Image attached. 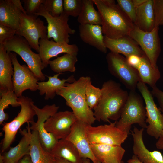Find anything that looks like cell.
<instances>
[{
  "label": "cell",
  "instance_id": "1",
  "mask_svg": "<svg viewBox=\"0 0 163 163\" xmlns=\"http://www.w3.org/2000/svg\"><path fill=\"white\" fill-rule=\"evenodd\" d=\"M102 19L103 33L112 39L129 36L134 24L114 0H93Z\"/></svg>",
  "mask_w": 163,
  "mask_h": 163
},
{
  "label": "cell",
  "instance_id": "2",
  "mask_svg": "<svg viewBox=\"0 0 163 163\" xmlns=\"http://www.w3.org/2000/svg\"><path fill=\"white\" fill-rule=\"evenodd\" d=\"M101 96L94 112L96 120L110 122L120 119L129 93L121 88L120 84L110 80L104 82L101 88Z\"/></svg>",
  "mask_w": 163,
  "mask_h": 163
},
{
  "label": "cell",
  "instance_id": "3",
  "mask_svg": "<svg viewBox=\"0 0 163 163\" xmlns=\"http://www.w3.org/2000/svg\"><path fill=\"white\" fill-rule=\"evenodd\" d=\"M91 80L89 76H81L72 83L66 82L65 86L56 92L57 95L65 99L66 105L71 108L77 120L86 126L91 125L96 120L85 98L86 87Z\"/></svg>",
  "mask_w": 163,
  "mask_h": 163
},
{
  "label": "cell",
  "instance_id": "4",
  "mask_svg": "<svg viewBox=\"0 0 163 163\" xmlns=\"http://www.w3.org/2000/svg\"><path fill=\"white\" fill-rule=\"evenodd\" d=\"M135 91H130L116 126L123 132L130 134L132 125L138 124L142 128H146L145 107L142 97Z\"/></svg>",
  "mask_w": 163,
  "mask_h": 163
},
{
  "label": "cell",
  "instance_id": "5",
  "mask_svg": "<svg viewBox=\"0 0 163 163\" xmlns=\"http://www.w3.org/2000/svg\"><path fill=\"white\" fill-rule=\"evenodd\" d=\"M3 44L7 52H13L21 56L38 81L42 82L45 80V76L42 71L44 68L39 54L32 50L28 42L24 37L15 35Z\"/></svg>",
  "mask_w": 163,
  "mask_h": 163
},
{
  "label": "cell",
  "instance_id": "6",
  "mask_svg": "<svg viewBox=\"0 0 163 163\" xmlns=\"http://www.w3.org/2000/svg\"><path fill=\"white\" fill-rule=\"evenodd\" d=\"M21 110L17 116L11 121L5 123L2 129L4 133L2 147L4 152L14 140L18 130L25 123L30 124L34 122V116L36 115L33 108L34 102L30 98L22 96L18 98Z\"/></svg>",
  "mask_w": 163,
  "mask_h": 163
},
{
  "label": "cell",
  "instance_id": "7",
  "mask_svg": "<svg viewBox=\"0 0 163 163\" xmlns=\"http://www.w3.org/2000/svg\"><path fill=\"white\" fill-rule=\"evenodd\" d=\"M110 72L130 91H135L140 81L138 72L130 66L126 58L120 54L110 52L106 56Z\"/></svg>",
  "mask_w": 163,
  "mask_h": 163
},
{
  "label": "cell",
  "instance_id": "8",
  "mask_svg": "<svg viewBox=\"0 0 163 163\" xmlns=\"http://www.w3.org/2000/svg\"><path fill=\"white\" fill-rule=\"evenodd\" d=\"M38 16L22 13L16 35L24 37L31 48L39 53L40 39L48 38L47 27Z\"/></svg>",
  "mask_w": 163,
  "mask_h": 163
},
{
  "label": "cell",
  "instance_id": "9",
  "mask_svg": "<svg viewBox=\"0 0 163 163\" xmlns=\"http://www.w3.org/2000/svg\"><path fill=\"white\" fill-rule=\"evenodd\" d=\"M116 121L94 127L91 125L85 127V133L90 143L121 146L126 139L128 134L116 126Z\"/></svg>",
  "mask_w": 163,
  "mask_h": 163
},
{
  "label": "cell",
  "instance_id": "10",
  "mask_svg": "<svg viewBox=\"0 0 163 163\" xmlns=\"http://www.w3.org/2000/svg\"><path fill=\"white\" fill-rule=\"evenodd\" d=\"M136 88L142 94L145 104V122L148 123L146 128L147 133L158 139L163 130V114L157 107L151 92L146 84L139 81Z\"/></svg>",
  "mask_w": 163,
  "mask_h": 163
},
{
  "label": "cell",
  "instance_id": "11",
  "mask_svg": "<svg viewBox=\"0 0 163 163\" xmlns=\"http://www.w3.org/2000/svg\"><path fill=\"white\" fill-rule=\"evenodd\" d=\"M159 27H155L149 32L142 31L135 25L129 36L139 45L151 64L158 67L157 63L161 51Z\"/></svg>",
  "mask_w": 163,
  "mask_h": 163
},
{
  "label": "cell",
  "instance_id": "12",
  "mask_svg": "<svg viewBox=\"0 0 163 163\" xmlns=\"http://www.w3.org/2000/svg\"><path fill=\"white\" fill-rule=\"evenodd\" d=\"M36 15L44 17L48 23L47 26V38H53L57 42H69L70 34L75 32L74 29L71 28L68 24L69 16L64 12L60 16L53 17L50 15L45 9L42 4Z\"/></svg>",
  "mask_w": 163,
  "mask_h": 163
},
{
  "label": "cell",
  "instance_id": "13",
  "mask_svg": "<svg viewBox=\"0 0 163 163\" xmlns=\"http://www.w3.org/2000/svg\"><path fill=\"white\" fill-rule=\"evenodd\" d=\"M14 68L12 77L13 91L19 97L22 96L25 91L29 89L32 91L37 90L38 80L25 64L21 65L18 60L17 54L13 52L9 53Z\"/></svg>",
  "mask_w": 163,
  "mask_h": 163
},
{
  "label": "cell",
  "instance_id": "14",
  "mask_svg": "<svg viewBox=\"0 0 163 163\" xmlns=\"http://www.w3.org/2000/svg\"><path fill=\"white\" fill-rule=\"evenodd\" d=\"M33 107L37 119L36 122L34 121L30 124V129L37 132L42 146L45 150L50 152L59 140L46 130L44 128V123L49 118L57 112L59 107L53 104L46 105L42 108H39L34 104Z\"/></svg>",
  "mask_w": 163,
  "mask_h": 163
},
{
  "label": "cell",
  "instance_id": "15",
  "mask_svg": "<svg viewBox=\"0 0 163 163\" xmlns=\"http://www.w3.org/2000/svg\"><path fill=\"white\" fill-rule=\"evenodd\" d=\"M77 120L72 112L68 110L57 112L46 121L44 128L57 140L65 139Z\"/></svg>",
  "mask_w": 163,
  "mask_h": 163
},
{
  "label": "cell",
  "instance_id": "16",
  "mask_svg": "<svg viewBox=\"0 0 163 163\" xmlns=\"http://www.w3.org/2000/svg\"><path fill=\"white\" fill-rule=\"evenodd\" d=\"M39 53L44 69L46 68L50 58L65 53L77 56L79 51L75 44H69L65 42H57L48 38L40 39L39 40Z\"/></svg>",
  "mask_w": 163,
  "mask_h": 163
},
{
  "label": "cell",
  "instance_id": "17",
  "mask_svg": "<svg viewBox=\"0 0 163 163\" xmlns=\"http://www.w3.org/2000/svg\"><path fill=\"white\" fill-rule=\"evenodd\" d=\"M85 125L78 120L72 125L70 132L65 139L71 142L83 158H88L93 163H101L94 156L85 133Z\"/></svg>",
  "mask_w": 163,
  "mask_h": 163
},
{
  "label": "cell",
  "instance_id": "18",
  "mask_svg": "<svg viewBox=\"0 0 163 163\" xmlns=\"http://www.w3.org/2000/svg\"><path fill=\"white\" fill-rule=\"evenodd\" d=\"M144 130L143 128L139 129L135 127L131 131L134 155L143 163H163V155L160 151H150L145 146L143 139Z\"/></svg>",
  "mask_w": 163,
  "mask_h": 163
},
{
  "label": "cell",
  "instance_id": "19",
  "mask_svg": "<svg viewBox=\"0 0 163 163\" xmlns=\"http://www.w3.org/2000/svg\"><path fill=\"white\" fill-rule=\"evenodd\" d=\"M104 42L106 48L110 52L122 54L125 58L132 55L142 57L145 54L138 43L129 36L112 39L104 35Z\"/></svg>",
  "mask_w": 163,
  "mask_h": 163
},
{
  "label": "cell",
  "instance_id": "20",
  "mask_svg": "<svg viewBox=\"0 0 163 163\" xmlns=\"http://www.w3.org/2000/svg\"><path fill=\"white\" fill-rule=\"evenodd\" d=\"M93 153L101 163H124L122 160L125 150L121 146L90 143Z\"/></svg>",
  "mask_w": 163,
  "mask_h": 163
},
{
  "label": "cell",
  "instance_id": "21",
  "mask_svg": "<svg viewBox=\"0 0 163 163\" xmlns=\"http://www.w3.org/2000/svg\"><path fill=\"white\" fill-rule=\"evenodd\" d=\"M30 123H27L26 129L23 130L20 129L22 137L18 144L11 147L3 155L4 163H18L25 156L29 155L31 134Z\"/></svg>",
  "mask_w": 163,
  "mask_h": 163
},
{
  "label": "cell",
  "instance_id": "22",
  "mask_svg": "<svg viewBox=\"0 0 163 163\" xmlns=\"http://www.w3.org/2000/svg\"><path fill=\"white\" fill-rule=\"evenodd\" d=\"M78 29L80 37L83 42L103 53H107L101 25L80 24Z\"/></svg>",
  "mask_w": 163,
  "mask_h": 163
},
{
  "label": "cell",
  "instance_id": "23",
  "mask_svg": "<svg viewBox=\"0 0 163 163\" xmlns=\"http://www.w3.org/2000/svg\"><path fill=\"white\" fill-rule=\"evenodd\" d=\"M9 53L0 44V93L13 91L14 68Z\"/></svg>",
  "mask_w": 163,
  "mask_h": 163
},
{
  "label": "cell",
  "instance_id": "24",
  "mask_svg": "<svg viewBox=\"0 0 163 163\" xmlns=\"http://www.w3.org/2000/svg\"><path fill=\"white\" fill-rule=\"evenodd\" d=\"M136 8V18L134 25L142 31H151L155 27L153 0H146Z\"/></svg>",
  "mask_w": 163,
  "mask_h": 163
},
{
  "label": "cell",
  "instance_id": "25",
  "mask_svg": "<svg viewBox=\"0 0 163 163\" xmlns=\"http://www.w3.org/2000/svg\"><path fill=\"white\" fill-rule=\"evenodd\" d=\"M49 152L54 158H62L72 163H83V158L75 146L65 139L59 140Z\"/></svg>",
  "mask_w": 163,
  "mask_h": 163
},
{
  "label": "cell",
  "instance_id": "26",
  "mask_svg": "<svg viewBox=\"0 0 163 163\" xmlns=\"http://www.w3.org/2000/svg\"><path fill=\"white\" fill-rule=\"evenodd\" d=\"M22 12L12 0H0V24L10 27L16 30Z\"/></svg>",
  "mask_w": 163,
  "mask_h": 163
},
{
  "label": "cell",
  "instance_id": "27",
  "mask_svg": "<svg viewBox=\"0 0 163 163\" xmlns=\"http://www.w3.org/2000/svg\"><path fill=\"white\" fill-rule=\"evenodd\" d=\"M62 74L57 73L53 76H47V81L38 82L37 90L39 91V94L41 96L45 94V100L53 99L58 90L65 86L66 82L71 83L76 80L73 75L66 79L60 80L58 77Z\"/></svg>",
  "mask_w": 163,
  "mask_h": 163
},
{
  "label": "cell",
  "instance_id": "28",
  "mask_svg": "<svg viewBox=\"0 0 163 163\" xmlns=\"http://www.w3.org/2000/svg\"><path fill=\"white\" fill-rule=\"evenodd\" d=\"M140 81L147 84L152 88L156 87V84L161 77L158 67L154 66L145 54L141 57L140 63L136 69Z\"/></svg>",
  "mask_w": 163,
  "mask_h": 163
},
{
  "label": "cell",
  "instance_id": "29",
  "mask_svg": "<svg viewBox=\"0 0 163 163\" xmlns=\"http://www.w3.org/2000/svg\"><path fill=\"white\" fill-rule=\"evenodd\" d=\"M29 155L32 163H54V158L43 147L36 131L31 132Z\"/></svg>",
  "mask_w": 163,
  "mask_h": 163
},
{
  "label": "cell",
  "instance_id": "30",
  "mask_svg": "<svg viewBox=\"0 0 163 163\" xmlns=\"http://www.w3.org/2000/svg\"><path fill=\"white\" fill-rule=\"evenodd\" d=\"M82 6L77 21L80 24H90L102 25L101 15L94 6L93 0H82Z\"/></svg>",
  "mask_w": 163,
  "mask_h": 163
},
{
  "label": "cell",
  "instance_id": "31",
  "mask_svg": "<svg viewBox=\"0 0 163 163\" xmlns=\"http://www.w3.org/2000/svg\"><path fill=\"white\" fill-rule=\"evenodd\" d=\"M77 61V56L66 53L53 60H50L48 65L51 69L57 73L67 71L74 72L76 70L75 65Z\"/></svg>",
  "mask_w": 163,
  "mask_h": 163
},
{
  "label": "cell",
  "instance_id": "32",
  "mask_svg": "<svg viewBox=\"0 0 163 163\" xmlns=\"http://www.w3.org/2000/svg\"><path fill=\"white\" fill-rule=\"evenodd\" d=\"M18 97L14 91H8L0 93V124H2L5 120L9 118L7 113H5L4 110L8 108L9 105L13 107L21 106L18 100Z\"/></svg>",
  "mask_w": 163,
  "mask_h": 163
},
{
  "label": "cell",
  "instance_id": "33",
  "mask_svg": "<svg viewBox=\"0 0 163 163\" xmlns=\"http://www.w3.org/2000/svg\"><path fill=\"white\" fill-rule=\"evenodd\" d=\"M101 94V89L93 85L91 80H90L86 87L85 95L86 103L91 109H94L97 106Z\"/></svg>",
  "mask_w": 163,
  "mask_h": 163
},
{
  "label": "cell",
  "instance_id": "34",
  "mask_svg": "<svg viewBox=\"0 0 163 163\" xmlns=\"http://www.w3.org/2000/svg\"><path fill=\"white\" fill-rule=\"evenodd\" d=\"M82 0H64V12L69 16H78L82 6Z\"/></svg>",
  "mask_w": 163,
  "mask_h": 163
},
{
  "label": "cell",
  "instance_id": "35",
  "mask_svg": "<svg viewBox=\"0 0 163 163\" xmlns=\"http://www.w3.org/2000/svg\"><path fill=\"white\" fill-rule=\"evenodd\" d=\"M43 4L46 10L53 17L59 16L64 12L63 0H44Z\"/></svg>",
  "mask_w": 163,
  "mask_h": 163
},
{
  "label": "cell",
  "instance_id": "36",
  "mask_svg": "<svg viewBox=\"0 0 163 163\" xmlns=\"http://www.w3.org/2000/svg\"><path fill=\"white\" fill-rule=\"evenodd\" d=\"M117 4L121 10L134 24L136 20V8L132 0H117Z\"/></svg>",
  "mask_w": 163,
  "mask_h": 163
},
{
  "label": "cell",
  "instance_id": "37",
  "mask_svg": "<svg viewBox=\"0 0 163 163\" xmlns=\"http://www.w3.org/2000/svg\"><path fill=\"white\" fill-rule=\"evenodd\" d=\"M155 27L163 25V0H153Z\"/></svg>",
  "mask_w": 163,
  "mask_h": 163
},
{
  "label": "cell",
  "instance_id": "38",
  "mask_svg": "<svg viewBox=\"0 0 163 163\" xmlns=\"http://www.w3.org/2000/svg\"><path fill=\"white\" fill-rule=\"evenodd\" d=\"M24 9L27 14L30 15L35 14L38 11L41 5L44 0H23Z\"/></svg>",
  "mask_w": 163,
  "mask_h": 163
},
{
  "label": "cell",
  "instance_id": "39",
  "mask_svg": "<svg viewBox=\"0 0 163 163\" xmlns=\"http://www.w3.org/2000/svg\"><path fill=\"white\" fill-rule=\"evenodd\" d=\"M16 31L10 27L0 24V44L12 38L16 35Z\"/></svg>",
  "mask_w": 163,
  "mask_h": 163
},
{
  "label": "cell",
  "instance_id": "40",
  "mask_svg": "<svg viewBox=\"0 0 163 163\" xmlns=\"http://www.w3.org/2000/svg\"><path fill=\"white\" fill-rule=\"evenodd\" d=\"M153 96L157 99L160 106V109L163 113V91L156 86L152 88L151 91Z\"/></svg>",
  "mask_w": 163,
  "mask_h": 163
},
{
  "label": "cell",
  "instance_id": "41",
  "mask_svg": "<svg viewBox=\"0 0 163 163\" xmlns=\"http://www.w3.org/2000/svg\"><path fill=\"white\" fill-rule=\"evenodd\" d=\"M126 58L128 63L136 69L140 65L141 57L136 55H132Z\"/></svg>",
  "mask_w": 163,
  "mask_h": 163
},
{
  "label": "cell",
  "instance_id": "42",
  "mask_svg": "<svg viewBox=\"0 0 163 163\" xmlns=\"http://www.w3.org/2000/svg\"><path fill=\"white\" fill-rule=\"evenodd\" d=\"M157 149L163 150V130L155 143Z\"/></svg>",
  "mask_w": 163,
  "mask_h": 163
},
{
  "label": "cell",
  "instance_id": "43",
  "mask_svg": "<svg viewBox=\"0 0 163 163\" xmlns=\"http://www.w3.org/2000/svg\"><path fill=\"white\" fill-rule=\"evenodd\" d=\"M12 1L13 3L24 14H27L26 11L23 7L21 2L20 0H12Z\"/></svg>",
  "mask_w": 163,
  "mask_h": 163
},
{
  "label": "cell",
  "instance_id": "44",
  "mask_svg": "<svg viewBox=\"0 0 163 163\" xmlns=\"http://www.w3.org/2000/svg\"><path fill=\"white\" fill-rule=\"evenodd\" d=\"M18 163H32L29 155L24 156Z\"/></svg>",
  "mask_w": 163,
  "mask_h": 163
},
{
  "label": "cell",
  "instance_id": "45",
  "mask_svg": "<svg viewBox=\"0 0 163 163\" xmlns=\"http://www.w3.org/2000/svg\"><path fill=\"white\" fill-rule=\"evenodd\" d=\"M128 163H143L135 155H133L132 158L127 161Z\"/></svg>",
  "mask_w": 163,
  "mask_h": 163
},
{
  "label": "cell",
  "instance_id": "46",
  "mask_svg": "<svg viewBox=\"0 0 163 163\" xmlns=\"http://www.w3.org/2000/svg\"><path fill=\"white\" fill-rule=\"evenodd\" d=\"M146 0H132L133 3L135 6L136 7L144 3Z\"/></svg>",
  "mask_w": 163,
  "mask_h": 163
},
{
  "label": "cell",
  "instance_id": "47",
  "mask_svg": "<svg viewBox=\"0 0 163 163\" xmlns=\"http://www.w3.org/2000/svg\"><path fill=\"white\" fill-rule=\"evenodd\" d=\"M54 163H72L62 158H54Z\"/></svg>",
  "mask_w": 163,
  "mask_h": 163
},
{
  "label": "cell",
  "instance_id": "48",
  "mask_svg": "<svg viewBox=\"0 0 163 163\" xmlns=\"http://www.w3.org/2000/svg\"><path fill=\"white\" fill-rule=\"evenodd\" d=\"M83 163H91L90 160L88 158H83Z\"/></svg>",
  "mask_w": 163,
  "mask_h": 163
},
{
  "label": "cell",
  "instance_id": "49",
  "mask_svg": "<svg viewBox=\"0 0 163 163\" xmlns=\"http://www.w3.org/2000/svg\"><path fill=\"white\" fill-rule=\"evenodd\" d=\"M0 163H4L3 157L2 155H0Z\"/></svg>",
  "mask_w": 163,
  "mask_h": 163
}]
</instances>
